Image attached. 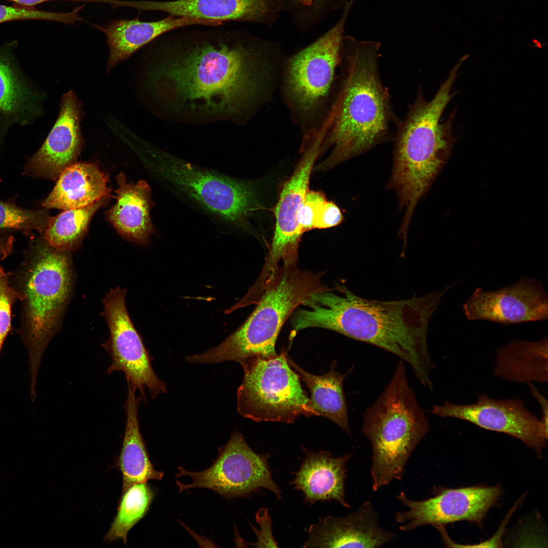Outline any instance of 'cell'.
Instances as JSON below:
<instances>
[{
  "mask_svg": "<svg viewBox=\"0 0 548 548\" xmlns=\"http://www.w3.org/2000/svg\"><path fill=\"white\" fill-rule=\"evenodd\" d=\"M176 29L161 36L149 85L164 111L185 119L243 121L269 97L268 48L234 30Z\"/></svg>",
  "mask_w": 548,
  "mask_h": 548,
  "instance_id": "1",
  "label": "cell"
},
{
  "mask_svg": "<svg viewBox=\"0 0 548 548\" xmlns=\"http://www.w3.org/2000/svg\"><path fill=\"white\" fill-rule=\"evenodd\" d=\"M288 361L310 390V416H323L351 436L343 383L346 377L353 370L354 366L346 373H340L335 370L336 363L334 361L329 371L319 375L305 371L291 359H288Z\"/></svg>",
  "mask_w": 548,
  "mask_h": 548,
  "instance_id": "26",
  "label": "cell"
},
{
  "mask_svg": "<svg viewBox=\"0 0 548 548\" xmlns=\"http://www.w3.org/2000/svg\"><path fill=\"white\" fill-rule=\"evenodd\" d=\"M326 200L321 191L309 190L306 192L301 210L300 226L302 233L314 228V219L317 207Z\"/></svg>",
  "mask_w": 548,
  "mask_h": 548,
  "instance_id": "34",
  "label": "cell"
},
{
  "mask_svg": "<svg viewBox=\"0 0 548 548\" xmlns=\"http://www.w3.org/2000/svg\"><path fill=\"white\" fill-rule=\"evenodd\" d=\"M131 6L169 15L224 22L269 23L282 7L281 0H173L131 2Z\"/></svg>",
  "mask_w": 548,
  "mask_h": 548,
  "instance_id": "19",
  "label": "cell"
},
{
  "mask_svg": "<svg viewBox=\"0 0 548 548\" xmlns=\"http://www.w3.org/2000/svg\"><path fill=\"white\" fill-rule=\"evenodd\" d=\"M153 497V491L146 483L133 485L122 493L117 515L105 540L122 539L126 544L128 532L145 516Z\"/></svg>",
  "mask_w": 548,
  "mask_h": 548,
  "instance_id": "29",
  "label": "cell"
},
{
  "mask_svg": "<svg viewBox=\"0 0 548 548\" xmlns=\"http://www.w3.org/2000/svg\"><path fill=\"white\" fill-rule=\"evenodd\" d=\"M322 142L320 136L304 140L301 157L283 186L275 210L276 225L271 247L260 275L263 278H268L282 260L297 258L298 246L303 234L300 226L301 210Z\"/></svg>",
  "mask_w": 548,
  "mask_h": 548,
  "instance_id": "14",
  "label": "cell"
},
{
  "mask_svg": "<svg viewBox=\"0 0 548 548\" xmlns=\"http://www.w3.org/2000/svg\"><path fill=\"white\" fill-rule=\"evenodd\" d=\"M303 450L304 457L290 484L303 493L305 503L335 500L350 508L346 500L345 481L347 465L353 453L334 457L327 451Z\"/></svg>",
  "mask_w": 548,
  "mask_h": 548,
  "instance_id": "20",
  "label": "cell"
},
{
  "mask_svg": "<svg viewBox=\"0 0 548 548\" xmlns=\"http://www.w3.org/2000/svg\"><path fill=\"white\" fill-rule=\"evenodd\" d=\"M239 363L244 372L237 392L241 415L256 422L285 423H292L301 415L311 417L309 398L284 351L272 357H249Z\"/></svg>",
  "mask_w": 548,
  "mask_h": 548,
  "instance_id": "10",
  "label": "cell"
},
{
  "mask_svg": "<svg viewBox=\"0 0 548 548\" xmlns=\"http://www.w3.org/2000/svg\"><path fill=\"white\" fill-rule=\"evenodd\" d=\"M17 300L21 301L22 296L11 284L9 273L0 266V352L11 328V309Z\"/></svg>",
  "mask_w": 548,
  "mask_h": 548,
  "instance_id": "32",
  "label": "cell"
},
{
  "mask_svg": "<svg viewBox=\"0 0 548 548\" xmlns=\"http://www.w3.org/2000/svg\"><path fill=\"white\" fill-rule=\"evenodd\" d=\"M282 6L285 2H288L290 6L299 8L302 11L315 12L324 5L329 0H281Z\"/></svg>",
  "mask_w": 548,
  "mask_h": 548,
  "instance_id": "36",
  "label": "cell"
},
{
  "mask_svg": "<svg viewBox=\"0 0 548 548\" xmlns=\"http://www.w3.org/2000/svg\"><path fill=\"white\" fill-rule=\"evenodd\" d=\"M116 179V202L107 212V218L123 236L145 244L154 231L150 216V187L144 180L128 182L123 172Z\"/></svg>",
  "mask_w": 548,
  "mask_h": 548,
  "instance_id": "22",
  "label": "cell"
},
{
  "mask_svg": "<svg viewBox=\"0 0 548 548\" xmlns=\"http://www.w3.org/2000/svg\"><path fill=\"white\" fill-rule=\"evenodd\" d=\"M352 5V1L347 2L341 17L331 29L284 64L283 97L304 136L318 133L329 112V100L342 60L344 27Z\"/></svg>",
  "mask_w": 548,
  "mask_h": 548,
  "instance_id": "8",
  "label": "cell"
},
{
  "mask_svg": "<svg viewBox=\"0 0 548 548\" xmlns=\"http://www.w3.org/2000/svg\"><path fill=\"white\" fill-rule=\"evenodd\" d=\"M150 153L154 171L164 186L220 223L241 225L256 208L252 183L158 149L150 150Z\"/></svg>",
  "mask_w": 548,
  "mask_h": 548,
  "instance_id": "9",
  "label": "cell"
},
{
  "mask_svg": "<svg viewBox=\"0 0 548 548\" xmlns=\"http://www.w3.org/2000/svg\"><path fill=\"white\" fill-rule=\"evenodd\" d=\"M466 318L512 324L546 320L548 298L539 280L522 277L495 291L476 288L463 305Z\"/></svg>",
  "mask_w": 548,
  "mask_h": 548,
  "instance_id": "16",
  "label": "cell"
},
{
  "mask_svg": "<svg viewBox=\"0 0 548 548\" xmlns=\"http://www.w3.org/2000/svg\"><path fill=\"white\" fill-rule=\"evenodd\" d=\"M378 512L369 500L344 517L328 516L308 529L304 547H381L397 535L378 525Z\"/></svg>",
  "mask_w": 548,
  "mask_h": 548,
  "instance_id": "18",
  "label": "cell"
},
{
  "mask_svg": "<svg viewBox=\"0 0 548 548\" xmlns=\"http://www.w3.org/2000/svg\"><path fill=\"white\" fill-rule=\"evenodd\" d=\"M450 285L422 296L382 301L361 297L346 286L326 287L291 315L294 333L310 327L336 331L399 357L424 387L431 390L435 368L428 345V326Z\"/></svg>",
  "mask_w": 548,
  "mask_h": 548,
  "instance_id": "2",
  "label": "cell"
},
{
  "mask_svg": "<svg viewBox=\"0 0 548 548\" xmlns=\"http://www.w3.org/2000/svg\"><path fill=\"white\" fill-rule=\"evenodd\" d=\"M135 393L128 386L126 427L118 462L122 475V493L133 485L147 483L151 480H161L164 476L163 472L155 469L149 459L139 426L138 408L141 398Z\"/></svg>",
  "mask_w": 548,
  "mask_h": 548,
  "instance_id": "25",
  "label": "cell"
},
{
  "mask_svg": "<svg viewBox=\"0 0 548 548\" xmlns=\"http://www.w3.org/2000/svg\"><path fill=\"white\" fill-rule=\"evenodd\" d=\"M256 521L260 526V530L254 529L257 537V541L255 543V546L258 547H277V543L275 540L271 532L272 522L267 509H259L256 515Z\"/></svg>",
  "mask_w": 548,
  "mask_h": 548,
  "instance_id": "35",
  "label": "cell"
},
{
  "mask_svg": "<svg viewBox=\"0 0 548 548\" xmlns=\"http://www.w3.org/2000/svg\"><path fill=\"white\" fill-rule=\"evenodd\" d=\"M222 24L219 21L170 15L150 22L138 19L114 21L103 29L110 50L108 71L143 46L169 31L192 25L218 26Z\"/></svg>",
  "mask_w": 548,
  "mask_h": 548,
  "instance_id": "21",
  "label": "cell"
},
{
  "mask_svg": "<svg viewBox=\"0 0 548 548\" xmlns=\"http://www.w3.org/2000/svg\"><path fill=\"white\" fill-rule=\"evenodd\" d=\"M452 68L434 97L427 99L419 90L404 120L399 121L394 137L393 165L388 188L396 192L404 211L400 227L408 230L416 205L427 192L446 162L452 146L451 120L441 122L454 93L457 76Z\"/></svg>",
  "mask_w": 548,
  "mask_h": 548,
  "instance_id": "4",
  "label": "cell"
},
{
  "mask_svg": "<svg viewBox=\"0 0 548 548\" xmlns=\"http://www.w3.org/2000/svg\"><path fill=\"white\" fill-rule=\"evenodd\" d=\"M530 388L531 394L537 399L541 406L542 416L541 422L547 426V402L546 399L539 393L537 389L531 384L528 383Z\"/></svg>",
  "mask_w": 548,
  "mask_h": 548,
  "instance_id": "37",
  "label": "cell"
},
{
  "mask_svg": "<svg viewBox=\"0 0 548 548\" xmlns=\"http://www.w3.org/2000/svg\"><path fill=\"white\" fill-rule=\"evenodd\" d=\"M361 431L372 447L370 474L374 491L400 480L406 463L430 429L425 410L409 386L404 362L376 401L364 412Z\"/></svg>",
  "mask_w": 548,
  "mask_h": 548,
  "instance_id": "6",
  "label": "cell"
},
{
  "mask_svg": "<svg viewBox=\"0 0 548 548\" xmlns=\"http://www.w3.org/2000/svg\"><path fill=\"white\" fill-rule=\"evenodd\" d=\"M269 457V454L255 453L242 435L236 431L228 442L219 448L217 459L208 469L193 472L178 467L177 476L186 475L192 481L187 484L176 483L180 492L206 488L227 499L247 497L265 488L280 500L282 492L272 477Z\"/></svg>",
  "mask_w": 548,
  "mask_h": 548,
  "instance_id": "11",
  "label": "cell"
},
{
  "mask_svg": "<svg viewBox=\"0 0 548 548\" xmlns=\"http://www.w3.org/2000/svg\"><path fill=\"white\" fill-rule=\"evenodd\" d=\"M431 412L442 418H453L482 428L516 437L540 453L547 438V426L532 414L519 399L497 400L484 394L468 404L446 402L432 406Z\"/></svg>",
  "mask_w": 548,
  "mask_h": 548,
  "instance_id": "15",
  "label": "cell"
},
{
  "mask_svg": "<svg viewBox=\"0 0 548 548\" xmlns=\"http://www.w3.org/2000/svg\"><path fill=\"white\" fill-rule=\"evenodd\" d=\"M436 491L433 497L422 500L410 499L403 492L396 496L397 499L407 508L395 514L400 530L407 532L424 525L436 527L460 521L481 524L501 493L496 487H470Z\"/></svg>",
  "mask_w": 548,
  "mask_h": 548,
  "instance_id": "13",
  "label": "cell"
},
{
  "mask_svg": "<svg viewBox=\"0 0 548 548\" xmlns=\"http://www.w3.org/2000/svg\"><path fill=\"white\" fill-rule=\"evenodd\" d=\"M40 97L17 68L8 48H0V123L25 125L41 113Z\"/></svg>",
  "mask_w": 548,
  "mask_h": 548,
  "instance_id": "24",
  "label": "cell"
},
{
  "mask_svg": "<svg viewBox=\"0 0 548 548\" xmlns=\"http://www.w3.org/2000/svg\"><path fill=\"white\" fill-rule=\"evenodd\" d=\"M57 179L51 192L42 202L44 208L65 210L83 207L110 195L108 176L93 163L76 162Z\"/></svg>",
  "mask_w": 548,
  "mask_h": 548,
  "instance_id": "23",
  "label": "cell"
},
{
  "mask_svg": "<svg viewBox=\"0 0 548 548\" xmlns=\"http://www.w3.org/2000/svg\"><path fill=\"white\" fill-rule=\"evenodd\" d=\"M344 220L340 208L327 199L317 208L314 219V228L325 229L336 226Z\"/></svg>",
  "mask_w": 548,
  "mask_h": 548,
  "instance_id": "33",
  "label": "cell"
},
{
  "mask_svg": "<svg viewBox=\"0 0 548 548\" xmlns=\"http://www.w3.org/2000/svg\"><path fill=\"white\" fill-rule=\"evenodd\" d=\"M10 245L5 236H0V260L5 259L9 254Z\"/></svg>",
  "mask_w": 548,
  "mask_h": 548,
  "instance_id": "38",
  "label": "cell"
},
{
  "mask_svg": "<svg viewBox=\"0 0 548 548\" xmlns=\"http://www.w3.org/2000/svg\"><path fill=\"white\" fill-rule=\"evenodd\" d=\"M346 42L340 80L321 129L322 144L333 150L318 166L319 170L330 169L386 141L400 121L380 76V44Z\"/></svg>",
  "mask_w": 548,
  "mask_h": 548,
  "instance_id": "3",
  "label": "cell"
},
{
  "mask_svg": "<svg viewBox=\"0 0 548 548\" xmlns=\"http://www.w3.org/2000/svg\"><path fill=\"white\" fill-rule=\"evenodd\" d=\"M547 339L515 340L499 351L494 373L503 379L529 383L547 382Z\"/></svg>",
  "mask_w": 548,
  "mask_h": 548,
  "instance_id": "27",
  "label": "cell"
},
{
  "mask_svg": "<svg viewBox=\"0 0 548 548\" xmlns=\"http://www.w3.org/2000/svg\"><path fill=\"white\" fill-rule=\"evenodd\" d=\"M104 197L88 206L65 210L51 216L43 238L53 248L70 252L77 248L84 237L89 222L96 211L108 199Z\"/></svg>",
  "mask_w": 548,
  "mask_h": 548,
  "instance_id": "28",
  "label": "cell"
},
{
  "mask_svg": "<svg viewBox=\"0 0 548 548\" xmlns=\"http://www.w3.org/2000/svg\"><path fill=\"white\" fill-rule=\"evenodd\" d=\"M296 261H281L264 284L256 307L239 328L218 346L187 357V362L239 363L249 357L276 355L277 339L285 321L312 294L326 287L320 273L300 270Z\"/></svg>",
  "mask_w": 548,
  "mask_h": 548,
  "instance_id": "5",
  "label": "cell"
},
{
  "mask_svg": "<svg viewBox=\"0 0 548 548\" xmlns=\"http://www.w3.org/2000/svg\"><path fill=\"white\" fill-rule=\"evenodd\" d=\"M80 9L81 8L61 13L0 5V23L19 20H45L70 23L80 19L78 15Z\"/></svg>",
  "mask_w": 548,
  "mask_h": 548,
  "instance_id": "31",
  "label": "cell"
},
{
  "mask_svg": "<svg viewBox=\"0 0 548 548\" xmlns=\"http://www.w3.org/2000/svg\"><path fill=\"white\" fill-rule=\"evenodd\" d=\"M81 108V102L73 91L63 95L57 119L41 148L28 158L25 175L55 180L76 162L83 146Z\"/></svg>",
  "mask_w": 548,
  "mask_h": 548,
  "instance_id": "17",
  "label": "cell"
},
{
  "mask_svg": "<svg viewBox=\"0 0 548 548\" xmlns=\"http://www.w3.org/2000/svg\"><path fill=\"white\" fill-rule=\"evenodd\" d=\"M20 276L23 325L21 336L30 363L31 388H36L45 350L56 334L71 289L67 252L57 250L43 237L31 236Z\"/></svg>",
  "mask_w": 548,
  "mask_h": 548,
  "instance_id": "7",
  "label": "cell"
},
{
  "mask_svg": "<svg viewBox=\"0 0 548 548\" xmlns=\"http://www.w3.org/2000/svg\"><path fill=\"white\" fill-rule=\"evenodd\" d=\"M50 217L48 209L26 210L0 200V232L34 230L43 233Z\"/></svg>",
  "mask_w": 548,
  "mask_h": 548,
  "instance_id": "30",
  "label": "cell"
},
{
  "mask_svg": "<svg viewBox=\"0 0 548 548\" xmlns=\"http://www.w3.org/2000/svg\"><path fill=\"white\" fill-rule=\"evenodd\" d=\"M126 291L117 287L108 292L102 302L110 335L103 345L111 358L107 372H122L128 386L139 391L145 398L148 390L152 398L167 391L165 384L157 376L149 355L128 315L125 297Z\"/></svg>",
  "mask_w": 548,
  "mask_h": 548,
  "instance_id": "12",
  "label": "cell"
}]
</instances>
